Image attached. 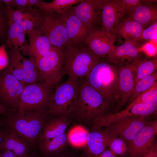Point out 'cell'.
I'll return each instance as SVG.
<instances>
[{
    "label": "cell",
    "instance_id": "1",
    "mask_svg": "<svg viewBox=\"0 0 157 157\" xmlns=\"http://www.w3.org/2000/svg\"><path fill=\"white\" fill-rule=\"evenodd\" d=\"M3 119L6 129L14 131L31 146L39 142L43 128L48 120L45 110L8 109Z\"/></svg>",
    "mask_w": 157,
    "mask_h": 157
},
{
    "label": "cell",
    "instance_id": "2",
    "mask_svg": "<svg viewBox=\"0 0 157 157\" xmlns=\"http://www.w3.org/2000/svg\"><path fill=\"white\" fill-rule=\"evenodd\" d=\"M85 78L89 84L110 106L118 100L120 101L118 69L113 65L99 61Z\"/></svg>",
    "mask_w": 157,
    "mask_h": 157
},
{
    "label": "cell",
    "instance_id": "3",
    "mask_svg": "<svg viewBox=\"0 0 157 157\" xmlns=\"http://www.w3.org/2000/svg\"><path fill=\"white\" fill-rule=\"evenodd\" d=\"M110 106L84 79L79 83L74 112L81 119L92 120L109 114Z\"/></svg>",
    "mask_w": 157,
    "mask_h": 157
},
{
    "label": "cell",
    "instance_id": "4",
    "mask_svg": "<svg viewBox=\"0 0 157 157\" xmlns=\"http://www.w3.org/2000/svg\"><path fill=\"white\" fill-rule=\"evenodd\" d=\"M63 50L64 73L69 78H86L100 61L88 47L78 48L72 46Z\"/></svg>",
    "mask_w": 157,
    "mask_h": 157
},
{
    "label": "cell",
    "instance_id": "5",
    "mask_svg": "<svg viewBox=\"0 0 157 157\" xmlns=\"http://www.w3.org/2000/svg\"><path fill=\"white\" fill-rule=\"evenodd\" d=\"M78 79L68 77L51 94L47 113L54 116H65L74 112L79 90Z\"/></svg>",
    "mask_w": 157,
    "mask_h": 157
},
{
    "label": "cell",
    "instance_id": "6",
    "mask_svg": "<svg viewBox=\"0 0 157 157\" xmlns=\"http://www.w3.org/2000/svg\"><path fill=\"white\" fill-rule=\"evenodd\" d=\"M63 60V49L53 45L46 55L35 60L40 81L51 86L59 82L64 74Z\"/></svg>",
    "mask_w": 157,
    "mask_h": 157
},
{
    "label": "cell",
    "instance_id": "7",
    "mask_svg": "<svg viewBox=\"0 0 157 157\" xmlns=\"http://www.w3.org/2000/svg\"><path fill=\"white\" fill-rule=\"evenodd\" d=\"M52 87L42 81L25 85L18 109L26 111L45 110L53 92Z\"/></svg>",
    "mask_w": 157,
    "mask_h": 157
},
{
    "label": "cell",
    "instance_id": "8",
    "mask_svg": "<svg viewBox=\"0 0 157 157\" xmlns=\"http://www.w3.org/2000/svg\"><path fill=\"white\" fill-rule=\"evenodd\" d=\"M39 27L49 40L51 44L63 50L73 46L67 35L60 15L42 12Z\"/></svg>",
    "mask_w": 157,
    "mask_h": 157
},
{
    "label": "cell",
    "instance_id": "9",
    "mask_svg": "<svg viewBox=\"0 0 157 157\" xmlns=\"http://www.w3.org/2000/svg\"><path fill=\"white\" fill-rule=\"evenodd\" d=\"M24 86L5 69L0 72V103L8 109H18Z\"/></svg>",
    "mask_w": 157,
    "mask_h": 157
},
{
    "label": "cell",
    "instance_id": "10",
    "mask_svg": "<svg viewBox=\"0 0 157 157\" xmlns=\"http://www.w3.org/2000/svg\"><path fill=\"white\" fill-rule=\"evenodd\" d=\"M148 117H126L113 123L104 130L111 138L120 137L128 143L148 122Z\"/></svg>",
    "mask_w": 157,
    "mask_h": 157
},
{
    "label": "cell",
    "instance_id": "11",
    "mask_svg": "<svg viewBox=\"0 0 157 157\" xmlns=\"http://www.w3.org/2000/svg\"><path fill=\"white\" fill-rule=\"evenodd\" d=\"M156 110V105L141 103L114 113H109L92 120L94 129L106 127L123 118L132 116L149 117Z\"/></svg>",
    "mask_w": 157,
    "mask_h": 157
},
{
    "label": "cell",
    "instance_id": "12",
    "mask_svg": "<svg viewBox=\"0 0 157 157\" xmlns=\"http://www.w3.org/2000/svg\"><path fill=\"white\" fill-rule=\"evenodd\" d=\"M157 133V120L148 122L128 143L130 157H143L154 143Z\"/></svg>",
    "mask_w": 157,
    "mask_h": 157
},
{
    "label": "cell",
    "instance_id": "13",
    "mask_svg": "<svg viewBox=\"0 0 157 157\" xmlns=\"http://www.w3.org/2000/svg\"><path fill=\"white\" fill-rule=\"evenodd\" d=\"M140 60V58L132 63L120 67L118 69V88L119 101L114 109L116 113L126 103L134 88V71Z\"/></svg>",
    "mask_w": 157,
    "mask_h": 157
},
{
    "label": "cell",
    "instance_id": "14",
    "mask_svg": "<svg viewBox=\"0 0 157 157\" xmlns=\"http://www.w3.org/2000/svg\"><path fill=\"white\" fill-rule=\"evenodd\" d=\"M126 13L122 0H103L101 29L113 34L114 27L124 19Z\"/></svg>",
    "mask_w": 157,
    "mask_h": 157
},
{
    "label": "cell",
    "instance_id": "15",
    "mask_svg": "<svg viewBox=\"0 0 157 157\" xmlns=\"http://www.w3.org/2000/svg\"><path fill=\"white\" fill-rule=\"evenodd\" d=\"M117 37L102 29L92 30L85 42L90 50L99 58L107 56L113 48Z\"/></svg>",
    "mask_w": 157,
    "mask_h": 157
},
{
    "label": "cell",
    "instance_id": "16",
    "mask_svg": "<svg viewBox=\"0 0 157 157\" xmlns=\"http://www.w3.org/2000/svg\"><path fill=\"white\" fill-rule=\"evenodd\" d=\"M103 0H83L70 10L88 28L94 26L101 15Z\"/></svg>",
    "mask_w": 157,
    "mask_h": 157
},
{
    "label": "cell",
    "instance_id": "17",
    "mask_svg": "<svg viewBox=\"0 0 157 157\" xmlns=\"http://www.w3.org/2000/svg\"><path fill=\"white\" fill-rule=\"evenodd\" d=\"M60 16L68 37L73 46L85 41L92 30L87 28L70 9H69L64 14Z\"/></svg>",
    "mask_w": 157,
    "mask_h": 157
},
{
    "label": "cell",
    "instance_id": "18",
    "mask_svg": "<svg viewBox=\"0 0 157 157\" xmlns=\"http://www.w3.org/2000/svg\"><path fill=\"white\" fill-rule=\"evenodd\" d=\"M140 52L138 47L125 42L119 46L115 45L106 57L109 61L121 67L131 64L139 58Z\"/></svg>",
    "mask_w": 157,
    "mask_h": 157
},
{
    "label": "cell",
    "instance_id": "19",
    "mask_svg": "<svg viewBox=\"0 0 157 157\" xmlns=\"http://www.w3.org/2000/svg\"><path fill=\"white\" fill-rule=\"evenodd\" d=\"M144 29L140 24L127 18L115 26L113 34L122 38L125 42H130L138 47Z\"/></svg>",
    "mask_w": 157,
    "mask_h": 157
},
{
    "label": "cell",
    "instance_id": "20",
    "mask_svg": "<svg viewBox=\"0 0 157 157\" xmlns=\"http://www.w3.org/2000/svg\"><path fill=\"white\" fill-rule=\"evenodd\" d=\"M29 35L30 57L37 60L46 55L50 51L52 45L41 29L38 26Z\"/></svg>",
    "mask_w": 157,
    "mask_h": 157
},
{
    "label": "cell",
    "instance_id": "21",
    "mask_svg": "<svg viewBox=\"0 0 157 157\" xmlns=\"http://www.w3.org/2000/svg\"><path fill=\"white\" fill-rule=\"evenodd\" d=\"M7 130L0 144V151L9 150L17 157H29V144L14 131Z\"/></svg>",
    "mask_w": 157,
    "mask_h": 157
},
{
    "label": "cell",
    "instance_id": "22",
    "mask_svg": "<svg viewBox=\"0 0 157 157\" xmlns=\"http://www.w3.org/2000/svg\"><path fill=\"white\" fill-rule=\"evenodd\" d=\"M128 18L140 24L144 28L157 21V8L152 3L141 1L128 14Z\"/></svg>",
    "mask_w": 157,
    "mask_h": 157
},
{
    "label": "cell",
    "instance_id": "23",
    "mask_svg": "<svg viewBox=\"0 0 157 157\" xmlns=\"http://www.w3.org/2000/svg\"><path fill=\"white\" fill-rule=\"evenodd\" d=\"M89 133L86 152L88 157H94L106 149L108 136L102 129H94Z\"/></svg>",
    "mask_w": 157,
    "mask_h": 157
},
{
    "label": "cell",
    "instance_id": "24",
    "mask_svg": "<svg viewBox=\"0 0 157 157\" xmlns=\"http://www.w3.org/2000/svg\"><path fill=\"white\" fill-rule=\"evenodd\" d=\"M70 123V121L64 115L48 120L43 126L39 142L51 139L65 133Z\"/></svg>",
    "mask_w": 157,
    "mask_h": 157
},
{
    "label": "cell",
    "instance_id": "25",
    "mask_svg": "<svg viewBox=\"0 0 157 157\" xmlns=\"http://www.w3.org/2000/svg\"><path fill=\"white\" fill-rule=\"evenodd\" d=\"M81 0H54L47 2L39 0L35 6L39 10L45 13H56L62 15L72 6L82 2Z\"/></svg>",
    "mask_w": 157,
    "mask_h": 157
},
{
    "label": "cell",
    "instance_id": "26",
    "mask_svg": "<svg viewBox=\"0 0 157 157\" xmlns=\"http://www.w3.org/2000/svg\"><path fill=\"white\" fill-rule=\"evenodd\" d=\"M68 141V135L65 133L51 139L40 141V149L46 156L53 155L62 151Z\"/></svg>",
    "mask_w": 157,
    "mask_h": 157
},
{
    "label": "cell",
    "instance_id": "27",
    "mask_svg": "<svg viewBox=\"0 0 157 157\" xmlns=\"http://www.w3.org/2000/svg\"><path fill=\"white\" fill-rule=\"evenodd\" d=\"M20 58L24 73V85L40 81L39 74L35 63V58L30 57L27 59L22 53Z\"/></svg>",
    "mask_w": 157,
    "mask_h": 157
},
{
    "label": "cell",
    "instance_id": "28",
    "mask_svg": "<svg viewBox=\"0 0 157 157\" xmlns=\"http://www.w3.org/2000/svg\"><path fill=\"white\" fill-rule=\"evenodd\" d=\"M7 53L9 62L5 69L24 85V73L20 58L21 53L14 48H11Z\"/></svg>",
    "mask_w": 157,
    "mask_h": 157
},
{
    "label": "cell",
    "instance_id": "29",
    "mask_svg": "<svg viewBox=\"0 0 157 157\" xmlns=\"http://www.w3.org/2000/svg\"><path fill=\"white\" fill-rule=\"evenodd\" d=\"M157 69L156 58L152 60L145 59L141 60L134 71L135 84L141 79L153 74L157 71Z\"/></svg>",
    "mask_w": 157,
    "mask_h": 157
},
{
    "label": "cell",
    "instance_id": "30",
    "mask_svg": "<svg viewBox=\"0 0 157 157\" xmlns=\"http://www.w3.org/2000/svg\"><path fill=\"white\" fill-rule=\"evenodd\" d=\"M157 71L152 74L139 81L135 85L134 88L128 99L132 101L140 94L151 87L157 82Z\"/></svg>",
    "mask_w": 157,
    "mask_h": 157
},
{
    "label": "cell",
    "instance_id": "31",
    "mask_svg": "<svg viewBox=\"0 0 157 157\" xmlns=\"http://www.w3.org/2000/svg\"><path fill=\"white\" fill-rule=\"evenodd\" d=\"M157 82L150 88L143 93L133 100L127 106L131 107L134 105L141 103L157 105Z\"/></svg>",
    "mask_w": 157,
    "mask_h": 157
},
{
    "label": "cell",
    "instance_id": "32",
    "mask_svg": "<svg viewBox=\"0 0 157 157\" xmlns=\"http://www.w3.org/2000/svg\"><path fill=\"white\" fill-rule=\"evenodd\" d=\"M107 135V147L114 154L118 156L123 157L128 152V146L123 138L120 137L111 138Z\"/></svg>",
    "mask_w": 157,
    "mask_h": 157
},
{
    "label": "cell",
    "instance_id": "33",
    "mask_svg": "<svg viewBox=\"0 0 157 157\" xmlns=\"http://www.w3.org/2000/svg\"><path fill=\"white\" fill-rule=\"evenodd\" d=\"M89 134L87 131L81 128L72 130L68 135V141L73 145L79 146L86 143Z\"/></svg>",
    "mask_w": 157,
    "mask_h": 157
},
{
    "label": "cell",
    "instance_id": "34",
    "mask_svg": "<svg viewBox=\"0 0 157 157\" xmlns=\"http://www.w3.org/2000/svg\"><path fill=\"white\" fill-rule=\"evenodd\" d=\"M0 1V43L7 37L8 20L7 7Z\"/></svg>",
    "mask_w": 157,
    "mask_h": 157
},
{
    "label": "cell",
    "instance_id": "35",
    "mask_svg": "<svg viewBox=\"0 0 157 157\" xmlns=\"http://www.w3.org/2000/svg\"><path fill=\"white\" fill-rule=\"evenodd\" d=\"M6 7L8 18L14 22L20 24L24 18L26 9H15L9 6Z\"/></svg>",
    "mask_w": 157,
    "mask_h": 157
},
{
    "label": "cell",
    "instance_id": "36",
    "mask_svg": "<svg viewBox=\"0 0 157 157\" xmlns=\"http://www.w3.org/2000/svg\"><path fill=\"white\" fill-rule=\"evenodd\" d=\"M25 35L24 32L18 34L16 46L14 48L22 51L24 55L30 56V49L26 40Z\"/></svg>",
    "mask_w": 157,
    "mask_h": 157
},
{
    "label": "cell",
    "instance_id": "37",
    "mask_svg": "<svg viewBox=\"0 0 157 157\" xmlns=\"http://www.w3.org/2000/svg\"><path fill=\"white\" fill-rule=\"evenodd\" d=\"M157 21L145 29H144L141 36L140 41L156 40L157 38Z\"/></svg>",
    "mask_w": 157,
    "mask_h": 157
},
{
    "label": "cell",
    "instance_id": "38",
    "mask_svg": "<svg viewBox=\"0 0 157 157\" xmlns=\"http://www.w3.org/2000/svg\"><path fill=\"white\" fill-rule=\"evenodd\" d=\"M152 42H149L144 44L141 47H138L140 51L143 52L147 56L153 57L157 54V47Z\"/></svg>",
    "mask_w": 157,
    "mask_h": 157
},
{
    "label": "cell",
    "instance_id": "39",
    "mask_svg": "<svg viewBox=\"0 0 157 157\" xmlns=\"http://www.w3.org/2000/svg\"><path fill=\"white\" fill-rule=\"evenodd\" d=\"M5 44L0 46V72L5 69L9 62L8 56Z\"/></svg>",
    "mask_w": 157,
    "mask_h": 157
},
{
    "label": "cell",
    "instance_id": "40",
    "mask_svg": "<svg viewBox=\"0 0 157 157\" xmlns=\"http://www.w3.org/2000/svg\"><path fill=\"white\" fill-rule=\"evenodd\" d=\"M19 33L8 29L7 35V39L4 44L6 48L10 49L15 48Z\"/></svg>",
    "mask_w": 157,
    "mask_h": 157
},
{
    "label": "cell",
    "instance_id": "41",
    "mask_svg": "<svg viewBox=\"0 0 157 157\" xmlns=\"http://www.w3.org/2000/svg\"><path fill=\"white\" fill-rule=\"evenodd\" d=\"M126 13L129 14L140 2L139 0H122Z\"/></svg>",
    "mask_w": 157,
    "mask_h": 157
},
{
    "label": "cell",
    "instance_id": "42",
    "mask_svg": "<svg viewBox=\"0 0 157 157\" xmlns=\"http://www.w3.org/2000/svg\"><path fill=\"white\" fill-rule=\"evenodd\" d=\"M18 9H24L29 7L28 0H14L12 6Z\"/></svg>",
    "mask_w": 157,
    "mask_h": 157
},
{
    "label": "cell",
    "instance_id": "43",
    "mask_svg": "<svg viewBox=\"0 0 157 157\" xmlns=\"http://www.w3.org/2000/svg\"><path fill=\"white\" fill-rule=\"evenodd\" d=\"M8 29L16 32L18 33L24 32L20 24L14 22L8 18Z\"/></svg>",
    "mask_w": 157,
    "mask_h": 157
},
{
    "label": "cell",
    "instance_id": "44",
    "mask_svg": "<svg viewBox=\"0 0 157 157\" xmlns=\"http://www.w3.org/2000/svg\"><path fill=\"white\" fill-rule=\"evenodd\" d=\"M143 157H157V146L156 142L153 143Z\"/></svg>",
    "mask_w": 157,
    "mask_h": 157
},
{
    "label": "cell",
    "instance_id": "45",
    "mask_svg": "<svg viewBox=\"0 0 157 157\" xmlns=\"http://www.w3.org/2000/svg\"><path fill=\"white\" fill-rule=\"evenodd\" d=\"M94 157H118L109 149H106L102 153Z\"/></svg>",
    "mask_w": 157,
    "mask_h": 157
},
{
    "label": "cell",
    "instance_id": "46",
    "mask_svg": "<svg viewBox=\"0 0 157 157\" xmlns=\"http://www.w3.org/2000/svg\"><path fill=\"white\" fill-rule=\"evenodd\" d=\"M0 157H17L13 152L9 150L2 151L0 153Z\"/></svg>",
    "mask_w": 157,
    "mask_h": 157
},
{
    "label": "cell",
    "instance_id": "47",
    "mask_svg": "<svg viewBox=\"0 0 157 157\" xmlns=\"http://www.w3.org/2000/svg\"><path fill=\"white\" fill-rule=\"evenodd\" d=\"M8 109L0 103V116L2 115L5 114Z\"/></svg>",
    "mask_w": 157,
    "mask_h": 157
},
{
    "label": "cell",
    "instance_id": "48",
    "mask_svg": "<svg viewBox=\"0 0 157 157\" xmlns=\"http://www.w3.org/2000/svg\"><path fill=\"white\" fill-rule=\"evenodd\" d=\"M28 1L30 7L34 6H35L39 1V0H28Z\"/></svg>",
    "mask_w": 157,
    "mask_h": 157
},
{
    "label": "cell",
    "instance_id": "49",
    "mask_svg": "<svg viewBox=\"0 0 157 157\" xmlns=\"http://www.w3.org/2000/svg\"><path fill=\"white\" fill-rule=\"evenodd\" d=\"M7 131L6 129H0V144L1 143V139L3 138L4 136Z\"/></svg>",
    "mask_w": 157,
    "mask_h": 157
},
{
    "label": "cell",
    "instance_id": "50",
    "mask_svg": "<svg viewBox=\"0 0 157 157\" xmlns=\"http://www.w3.org/2000/svg\"><path fill=\"white\" fill-rule=\"evenodd\" d=\"M4 126V123L3 119H0V127Z\"/></svg>",
    "mask_w": 157,
    "mask_h": 157
},
{
    "label": "cell",
    "instance_id": "51",
    "mask_svg": "<svg viewBox=\"0 0 157 157\" xmlns=\"http://www.w3.org/2000/svg\"><path fill=\"white\" fill-rule=\"evenodd\" d=\"M129 157H130L129 156Z\"/></svg>",
    "mask_w": 157,
    "mask_h": 157
}]
</instances>
